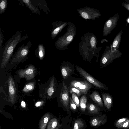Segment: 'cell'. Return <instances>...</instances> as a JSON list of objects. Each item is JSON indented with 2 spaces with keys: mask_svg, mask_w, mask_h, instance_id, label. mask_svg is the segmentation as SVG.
<instances>
[{
  "mask_svg": "<svg viewBox=\"0 0 129 129\" xmlns=\"http://www.w3.org/2000/svg\"><path fill=\"white\" fill-rule=\"evenodd\" d=\"M72 99L78 107H79V100L77 95L74 92L72 94Z\"/></svg>",
  "mask_w": 129,
  "mask_h": 129,
  "instance_id": "cell-32",
  "label": "cell"
},
{
  "mask_svg": "<svg viewBox=\"0 0 129 129\" xmlns=\"http://www.w3.org/2000/svg\"><path fill=\"white\" fill-rule=\"evenodd\" d=\"M56 88V85L55 78L53 77L50 83L49 86L47 89V93L49 96H51L53 94Z\"/></svg>",
  "mask_w": 129,
  "mask_h": 129,
  "instance_id": "cell-21",
  "label": "cell"
},
{
  "mask_svg": "<svg viewBox=\"0 0 129 129\" xmlns=\"http://www.w3.org/2000/svg\"><path fill=\"white\" fill-rule=\"evenodd\" d=\"M97 43L96 36L92 33H85L81 37L79 43V51L84 60L90 61L94 57L98 59L102 47H96Z\"/></svg>",
  "mask_w": 129,
  "mask_h": 129,
  "instance_id": "cell-1",
  "label": "cell"
},
{
  "mask_svg": "<svg viewBox=\"0 0 129 129\" xmlns=\"http://www.w3.org/2000/svg\"><path fill=\"white\" fill-rule=\"evenodd\" d=\"M107 121L106 115L103 114L92 118L90 120V124L92 127H98L105 124Z\"/></svg>",
  "mask_w": 129,
  "mask_h": 129,
  "instance_id": "cell-14",
  "label": "cell"
},
{
  "mask_svg": "<svg viewBox=\"0 0 129 129\" xmlns=\"http://www.w3.org/2000/svg\"><path fill=\"white\" fill-rule=\"evenodd\" d=\"M86 108L89 112L91 114L102 115L101 112V108L94 104L89 103L87 105Z\"/></svg>",
  "mask_w": 129,
  "mask_h": 129,
  "instance_id": "cell-19",
  "label": "cell"
},
{
  "mask_svg": "<svg viewBox=\"0 0 129 129\" xmlns=\"http://www.w3.org/2000/svg\"><path fill=\"white\" fill-rule=\"evenodd\" d=\"M89 96L99 106L102 107H104V105L102 100L99 93L97 91H93L89 95Z\"/></svg>",
  "mask_w": 129,
  "mask_h": 129,
  "instance_id": "cell-18",
  "label": "cell"
},
{
  "mask_svg": "<svg viewBox=\"0 0 129 129\" xmlns=\"http://www.w3.org/2000/svg\"><path fill=\"white\" fill-rule=\"evenodd\" d=\"M122 34V30H121L114 38L110 47L112 50H119V48L121 40Z\"/></svg>",
  "mask_w": 129,
  "mask_h": 129,
  "instance_id": "cell-17",
  "label": "cell"
},
{
  "mask_svg": "<svg viewBox=\"0 0 129 129\" xmlns=\"http://www.w3.org/2000/svg\"><path fill=\"white\" fill-rule=\"evenodd\" d=\"M51 116L50 113H47L42 117L39 123L40 129H45L47 124Z\"/></svg>",
  "mask_w": 129,
  "mask_h": 129,
  "instance_id": "cell-20",
  "label": "cell"
},
{
  "mask_svg": "<svg viewBox=\"0 0 129 129\" xmlns=\"http://www.w3.org/2000/svg\"><path fill=\"white\" fill-rule=\"evenodd\" d=\"M79 15L86 20H94L98 18L101 14L98 9L87 6H85L77 10Z\"/></svg>",
  "mask_w": 129,
  "mask_h": 129,
  "instance_id": "cell-6",
  "label": "cell"
},
{
  "mask_svg": "<svg viewBox=\"0 0 129 129\" xmlns=\"http://www.w3.org/2000/svg\"><path fill=\"white\" fill-rule=\"evenodd\" d=\"M34 87V83L32 82L30 83L25 85L23 89V91L25 92H27L32 90Z\"/></svg>",
  "mask_w": 129,
  "mask_h": 129,
  "instance_id": "cell-27",
  "label": "cell"
},
{
  "mask_svg": "<svg viewBox=\"0 0 129 129\" xmlns=\"http://www.w3.org/2000/svg\"><path fill=\"white\" fill-rule=\"evenodd\" d=\"M118 129H127L129 128V118L122 125L117 128Z\"/></svg>",
  "mask_w": 129,
  "mask_h": 129,
  "instance_id": "cell-33",
  "label": "cell"
},
{
  "mask_svg": "<svg viewBox=\"0 0 129 129\" xmlns=\"http://www.w3.org/2000/svg\"><path fill=\"white\" fill-rule=\"evenodd\" d=\"M38 51L39 57L40 60H42L45 55V49L43 45L41 44L38 46Z\"/></svg>",
  "mask_w": 129,
  "mask_h": 129,
  "instance_id": "cell-26",
  "label": "cell"
},
{
  "mask_svg": "<svg viewBox=\"0 0 129 129\" xmlns=\"http://www.w3.org/2000/svg\"><path fill=\"white\" fill-rule=\"evenodd\" d=\"M87 98L85 95H83L79 100V107L83 112H85L87 106Z\"/></svg>",
  "mask_w": 129,
  "mask_h": 129,
  "instance_id": "cell-22",
  "label": "cell"
},
{
  "mask_svg": "<svg viewBox=\"0 0 129 129\" xmlns=\"http://www.w3.org/2000/svg\"><path fill=\"white\" fill-rule=\"evenodd\" d=\"M128 1L129 2V0H128Z\"/></svg>",
  "mask_w": 129,
  "mask_h": 129,
  "instance_id": "cell-39",
  "label": "cell"
},
{
  "mask_svg": "<svg viewBox=\"0 0 129 129\" xmlns=\"http://www.w3.org/2000/svg\"><path fill=\"white\" fill-rule=\"evenodd\" d=\"M22 1L25 4L28 8L33 12L35 13H40V12L38 9L33 6L30 1L29 0H23Z\"/></svg>",
  "mask_w": 129,
  "mask_h": 129,
  "instance_id": "cell-25",
  "label": "cell"
},
{
  "mask_svg": "<svg viewBox=\"0 0 129 129\" xmlns=\"http://www.w3.org/2000/svg\"><path fill=\"white\" fill-rule=\"evenodd\" d=\"M31 45L30 41L28 42L26 45L23 44L18 49L13 56L11 61V64L19 62L26 57Z\"/></svg>",
  "mask_w": 129,
  "mask_h": 129,
  "instance_id": "cell-7",
  "label": "cell"
},
{
  "mask_svg": "<svg viewBox=\"0 0 129 129\" xmlns=\"http://www.w3.org/2000/svg\"><path fill=\"white\" fill-rule=\"evenodd\" d=\"M69 104L70 109L72 111H75L77 110V106L73 101L72 98L69 97Z\"/></svg>",
  "mask_w": 129,
  "mask_h": 129,
  "instance_id": "cell-31",
  "label": "cell"
},
{
  "mask_svg": "<svg viewBox=\"0 0 129 129\" xmlns=\"http://www.w3.org/2000/svg\"><path fill=\"white\" fill-rule=\"evenodd\" d=\"M63 83L61 91L60 99L63 106L68 114L71 116L69 104V90L66 85Z\"/></svg>",
  "mask_w": 129,
  "mask_h": 129,
  "instance_id": "cell-9",
  "label": "cell"
},
{
  "mask_svg": "<svg viewBox=\"0 0 129 129\" xmlns=\"http://www.w3.org/2000/svg\"><path fill=\"white\" fill-rule=\"evenodd\" d=\"M75 67L77 72L81 76L97 88L106 90H108L107 86L93 77L82 68L77 65H76Z\"/></svg>",
  "mask_w": 129,
  "mask_h": 129,
  "instance_id": "cell-5",
  "label": "cell"
},
{
  "mask_svg": "<svg viewBox=\"0 0 129 129\" xmlns=\"http://www.w3.org/2000/svg\"><path fill=\"white\" fill-rule=\"evenodd\" d=\"M74 68L68 64L62 66L61 68V73L63 78L66 79L74 72Z\"/></svg>",
  "mask_w": 129,
  "mask_h": 129,
  "instance_id": "cell-16",
  "label": "cell"
},
{
  "mask_svg": "<svg viewBox=\"0 0 129 129\" xmlns=\"http://www.w3.org/2000/svg\"><path fill=\"white\" fill-rule=\"evenodd\" d=\"M85 126L84 121L82 119L79 118L75 121L73 129H83Z\"/></svg>",
  "mask_w": 129,
  "mask_h": 129,
  "instance_id": "cell-23",
  "label": "cell"
},
{
  "mask_svg": "<svg viewBox=\"0 0 129 129\" xmlns=\"http://www.w3.org/2000/svg\"><path fill=\"white\" fill-rule=\"evenodd\" d=\"M104 102V105L108 111L111 110L113 106V96L109 93L101 92Z\"/></svg>",
  "mask_w": 129,
  "mask_h": 129,
  "instance_id": "cell-15",
  "label": "cell"
},
{
  "mask_svg": "<svg viewBox=\"0 0 129 129\" xmlns=\"http://www.w3.org/2000/svg\"><path fill=\"white\" fill-rule=\"evenodd\" d=\"M57 119L54 118L50 120L47 127V129H56L58 124Z\"/></svg>",
  "mask_w": 129,
  "mask_h": 129,
  "instance_id": "cell-24",
  "label": "cell"
},
{
  "mask_svg": "<svg viewBox=\"0 0 129 129\" xmlns=\"http://www.w3.org/2000/svg\"><path fill=\"white\" fill-rule=\"evenodd\" d=\"M70 86L77 88L85 95L93 87L92 84L86 81L72 80L70 82Z\"/></svg>",
  "mask_w": 129,
  "mask_h": 129,
  "instance_id": "cell-10",
  "label": "cell"
},
{
  "mask_svg": "<svg viewBox=\"0 0 129 129\" xmlns=\"http://www.w3.org/2000/svg\"><path fill=\"white\" fill-rule=\"evenodd\" d=\"M119 18V15L117 13L106 21L103 29V36H106L108 35L115 28L117 24Z\"/></svg>",
  "mask_w": 129,
  "mask_h": 129,
  "instance_id": "cell-8",
  "label": "cell"
},
{
  "mask_svg": "<svg viewBox=\"0 0 129 129\" xmlns=\"http://www.w3.org/2000/svg\"><path fill=\"white\" fill-rule=\"evenodd\" d=\"M128 80H129V79H128Z\"/></svg>",
  "mask_w": 129,
  "mask_h": 129,
  "instance_id": "cell-40",
  "label": "cell"
},
{
  "mask_svg": "<svg viewBox=\"0 0 129 129\" xmlns=\"http://www.w3.org/2000/svg\"><path fill=\"white\" fill-rule=\"evenodd\" d=\"M7 0H1L0 3V14H1L4 12L7 5Z\"/></svg>",
  "mask_w": 129,
  "mask_h": 129,
  "instance_id": "cell-28",
  "label": "cell"
},
{
  "mask_svg": "<svg viewBox=\"0 0 129 129\" xmlns=\"http://www.w3.org/2000/svg\"><path fill=\"white\" fill-rule=\"evenodd\" d=\"M122 5L125 9L129 11V4L126 3H123Z\"/></svg>",
  "mask_w": 129,
  "mask_h": 129,
  "instance_id": "cell-36",
  "label": "cell"
},
{
  "mask_svg": "<svg viewBox=\"0 0 129 129\" xmlns=\"http://www.w3.org/2000/svg\"><path fill=\"white\" fill-rule=\"evenodd\" d=\"M61 125L59 123H58V125L56 127V129H61Z\"/></svg>",
  "mask_w": 129,
  "mask_h": 129,
  "instance_id": "cell-38",
  "label": "cell"
},
{
  "mask_svg": "<svg viewBox=\"0 0 129 129\" xmlns=\"http://www.w3.org/2000/svg\"><path fill=\"white\" fill-rule=\"evenodd\" d=\"M9 87V99L12 104L15 101L17 98L16 89L14 82L11 76H10L8 80Z\"/></svg>",
  "mask_w": 129,
  "mask_h": 129,
  "instance_id": "cell-12",
  "label": "cell"
},
{
  "mask_svg": "<svg viewBox=\"0 0 129 129\" xmlns=\"http://www.w3.org/2000/svg\"><path fill=\"white\" fill-rule=\"evenodd\" d=\"M21 106L23 108H25L26 107V104L25 102L23 101H22L21 103Z\"/></svg>",
  "mask_w": 129,
  "mask_h": 129,
  "instance_id": "cell-37",
  "label": "cell"
},
{
  "mask_svg": "<svg viewBox=\"0 0 129 129\" xmlns=\"http://www.w3.org/2000/svg\"><path fill=\"white\" fill-rule=\"evenodd\" d=\"M44 102V101H38L36 103L35 106L36 107L41 106L42 105Z\"/></svg>",
  "mask_w": 129,
  "mask_h": 129,
  "instance_id": "cell-35",
  "label": "cell"
},
{
  "mask_svg": "<svg viewBox=\"0 0 129 129\" xmlns=\"http://www.w3.org/2000/svg\"><path fill=\"white\" fill-rule=\"evenodd\" d=\"M128 118L127 117H124L117 120L114 123V126L117 128L122 125Z\"/></svg>",
  "mask_w": 129,
  "mask_h": 129,
  "instance_id": "cell-30",
  "label": "cell"
},
{
  "mask_svg": "<svg viewBox=\"0 0 129 129\" xmlns=\"http://www.w3.org/2000/svg\"><path fill=\"white\" fill-rule=\"evenodd\" d=\"M69 88V91L71 94L74 92L78 96H80L81 94H82V93L80 91L74 87L70 86V87Z\"/></svg>",
  "mask_w": 129,
  "mask_h": 129,
  "instance_id": "cell-29",
  "label": "cell"
},
{
  "mask_svg": "<svg viewBox=\"0 0 129 129\" xmlns=\"http://www.w3.org/2000/svg\"><path fill=\"white\" fill-rule=\"evenodd\" d=\"M35 72L34 67L31 65L25 69L20 70L18 74L21 78H25L27 80H30L34 77Z\"/></svg>",
  "mask_w": 129,
  "mask_h": 129,
  "instance_id": "cell-13",
  "label": "cell"
},
{
  "mask_svg": "<svg viewBox=\"0 0 129 129\" xmlns=\"http://www.w3.org/2000/svg\"><path fill=\"white\" fill-rule=\"evenodd\" d=\"M122 55L119 50L113 51L110 47L107 46L100 59V64L101 68H104L110 64L115 59L121 57Z\"/></svg>",
  "mask_w": 129,
  "mask_h": 129,
  "instance_id": "cell-4",
  "label": "cell"
},
{
  "mask_svg": "<svg viewBox=\"0 0 129 129\" xmlns=\"http://www.w3.org/2000/svg\"><path fill=\"white\" fill-rule=\"evenodd\" d=\"M3 35L1 29L0 30V48L1 51V50H2V44L3 42Z\"/></svg>",
  "mask_w": 129,
  "mask_h": 129,
  "instance_id": "cell-34",
  "label": "cell"
},
{
  "mask_svg": "<svg viewBox=\"0 0 129 129\" xmlns=\"http://www.w3.org/2000/svg\"><path fill=\"white\" fill-rule=\"evenodd\" d=\"M70 22L63 21H57L53 22L52 24V28L51 35L53 39H55L62 30L68 25Z\"/></svg>",
  "mask_w": 129,
  "mask_h": 129,
  "instance_id": "cell-11",
  "label": "cell"
},
{
  "mask_svg": "<svg viewBox=\"0 0 129 129\" xmlns=\"http://www.w3.org/2000/svg\"><path fill=\"white\" fill-rule=\"evenodd\" d=\"M22 33L20 31L16 32L6 43L3 53L1 68H3L6 66L18 43L28 37L26 35L21 38Z\"/></svg>",
  "mask_w": 129,
  "mask_h": 129,
  "instance_id": "cell-2",
  "label": "cell"
},
{
  "mask_svg": "<svg viewBox=\"0 0 129 129\" xmlns=\"http://www.w3.org/2000/svg\"><path fill=\"white\" fill-rule=\"evenodd\" d=\"M66 32L64 35L58 38L55 43L56 49L61 50H66L67 47L76 36L77 30L75 24L70 22L68 25Z\"/></svg>",
  "mask_w": 129,
  "mask_h": 129,
  "instance_id": "cell-3",
  "label": "cell"
}]
</instances>
